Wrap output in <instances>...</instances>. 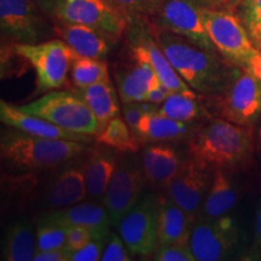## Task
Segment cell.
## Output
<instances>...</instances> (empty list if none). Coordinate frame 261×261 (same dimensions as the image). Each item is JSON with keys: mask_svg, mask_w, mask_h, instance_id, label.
Returning a JSON list of instances; mask_svg holds the SVG:
<instances>
[{"mask_svg": "<svg viewBox=\"0 0 261 261\" xmlns=\"http://www.w3.org/2000/svg\"><path fill=\"white\" fill-rule=\"evenodd\" d=\"M149 25L169 63L195 92L210 97L219 94L241 69L218 51L204 50L154 23Z\"/></svg>", "mask_w": 261, "mask_h": 261, "instance_id": "1", "label": "cell"}, {"mask_svg": "<svg viewBox=\"0 0 261 261\" xmlns=\"http://www.w3.org/2000/svg\"><path fill=\"white\" fill-rule=\"evenodd\" d=\"M254 127L240 126L215 117L191 132L188 140L192 158L210 167L231 168L246 165L255 149Z\"/></svg>", "mask_w": 261, "mask_h": 261, "instance_id": "2", "label": "cell"}, {"mask_svg": "<svg viewBox=\"0 0 261 261\" xmlns=\"http://www.w3.org/2000/svg\"><path fill=\"white\" fill-rule=\"evenodd\" d=\"M3 132L0 155L3 163L18 172H37L55 168L84 154L86 143L44 138L12 128Z\"/></svg>", "mask_w": 261, "mask_h": 261, "instance_id": "3", "label": "cell"}, {"mask_svg": "<svg viewBox=\"0 0 261 261\" xmlns=\"http://www.w3.org/2000/svg\"><path fill=\"white\" fill-rule=\"evenodd\" d=\"M52 22L85 24L117 41L128 28V17L109 0H37Z\"/></svg>", "mask_w": 261, "mask_h": 261, "instance_id": "4", "label": "cell"}, {"mask_svg": "<svg viewBox=\"0 0 261 261\" xmlns=\"http://www.w3.org/2000/svg\"><path fill=\"white\" fill-rule=\"evenodd\" d=\"M19 109L80 135L96 136L102 129L94 114L73 91H50Z\"/></svg>", "mask_w": 261, "mask_h": 261, "instance_id": "5", "label": "cell"}, {"mask_svg": "<svg viewBox=\"0 0 261 261\" xmlns=\"http://www.w3.org/2000/svg\"><path fill=\"white\" fill-rule=\"evenodd\" d=\"M204 23L215 50L231 64L246 69L248 62L259 50L248 34L236 10L226 8H204Z\"/></svg>", "mask_w": 261, "mask_h": 261, "instance_id": "6", "label": "cell"}, {"mask_svg": "<svg viewBox=\"0 0 261 261\" xmlns=\"http://www.w3.org/2000/svg\"><path fill=\"white\" fill-rule=\"evenodd\" d=\"M15 47L37 74L35 94L60 90L67 84V76L76 54L62 39L37 44H15Z\"/></svg>", "mask_w": 261, "mask_h": 261, "instance_id": "7", "label": "cell"}, {"mask_svg": "<svg viewBox=\"0 0 261 261\" xmlns=\"http://www.w3.org/2000/svg\"><path fill=\"white\" fill-rule=\"evenodd\" d=\"M211 99L221 119L254 127L261 117V81L241 69L227 86Z\"/></svg>", "mask_w": 261, "mask_h": 261, "instance_id": "8", "label": "cell"}, {"mask_svg": "<svg viewBox=\"0 0 261 261\" xmlns=\"http://www.w3.org/2000/svg\"><path fill=\"white\" fill-rule=\"evenodd\" d=\"M204 8L201 0H161L151 16L152 23L188 39L204 50L217 51L205 28Z\"/></svg>", "mask_w": 261, "mask_h": 261, "instance_id": "9", "label": "cell"}, {"mask_svg": "<svg viewBox=\"0 0 261 261\" xmlns=\"http://www.w3.org/2000/svg\"><path fill=\"white\" fill-rule=\"evenodd\" d=\"M128 44L130 57L150 64L159 79L167 89L173 92H180L189 96H198L184 80L179 76L165 52L150 31L149 23L142 17L128 18Z\"/></svg>", "mask_w": 261, "mask_h": 261, "instance_id": "10", "label": "cell"}, {"mask_svg": "<svg viewBox=\"0 0 261 261\" xmlns=\"http://www.w3.org/2000/svg\"><path fill=\"white\" fill-rule=\"evenodd\" d=\"M130 255H152L158 241V197L145 194L117 225Z\"/></svg>", "mask_w": 261, "mask_h": 261, "instance_id": "11", "label": "cell"}, {"mask_svg": "<svg viewBox=\"0 0 261 261\" xmlns=\"http://www.w3.org/2000/svg\"><path fill=\"white\" fill-rule=\"evenodd\" d=\"M240 242V228L233 218L203 219L192 227L190 247L198 261L225 260L232 255Z\"/></svg>", "mask_w": 261, "mask_h": 261, "instance_id": "12", "label": "cell"}, {"mask_svg": "<svg viewBox=\"0 0 261 261\" xmlns=\"http://www.w3.org/2000/svg\"><path fill=\"white\" fill-rule=\"evenodd\" d=\"M37 0H0L3 34L16 44H37L50 35V27Z\"/></svg>", "mask_w": 261, "mask_h": 261, "instance_id": "13", "label": "cell"}, {"mask_svg": "<svg viewBox=\"0 0 261 261\" xmlns=\"http://www.w3.org/2000/svg\"><path fill=\"white\" fill-rule=\"evenodd\" d=\"M144 180L143 169L132 159H123L117 163L103 197V205L114 227H117L122 218L142 198Z\"/></svg>", "mask_w": 261, "mask_h": 261, "instance_id": "14", "label": "cell"}, {"mask_svg": "<svg viewBox=\"0 0 261 261\" xmlns=\"http://www.w3.org/2000/svg\"><path fill=\"white\" fill-rule=\"evenodd\" d=\"M210 168V166L191 156L184 160L177 175L166 185L168 197L194 219L201 211L210 190L212 181Z\"/></svg>", "mask_w": 261, "mask_h": 261, "instance_id": "15", "label": "cell"}, {"mask_svg": "<svg viewBox=\"0 0 261 261\" xmlns=\"http://www.w3.org/2000/svg\"><path fill=\"white\" fill-rule=\"evenodd\" d=\"M40 221H47L62 226H84L92 231L94 240L107 241L110 233L109 215L104 205L93 202H80L69 207L54 210L44 214Z\"/></svg>", "mask_w": 261, "mask_h": 261, "instance_id": "16", "label": "cell"}, {"mask_svg": "<svg viewBox=\"0 0 261 261\" xmlns=\"http://www.w3.org/2000/svg\"><path fill=\"white\" fill-rule=\"evenodd\" d=\"M0 119L4 125L33 136L52 139L74 140V142L86 143V144H90L92 140V136L70 132L42 117L23 112L19 109V107L12 106L5 100L0 102Z\"/></svg>", "mask_w": 261, "mask_h": 261, "instance_id": "17", "label": "cell"}, {"mask_svg": "<svg viewBox=\"0 0 261 261\" xmlns=\"http://www.w3.org/2000/svg\"><path fill=\"white\" fill-rule=\"evenodd\" d=\"M52 28L55 34L79 56L104 60L109 54L112 40L96 28L64 22H52Z\"/></svg>", "mask_w": 261, "mask_h": 261, "instance_id": "18", "label": "cell"}, {"mask_svg": "<svg viewBox=\"0 0 261 261\" xmlns=\"http://www.w3.org/2000/svg\"><path fill=\"white\" fill-rule=\"evenodd\" d=\"M195 219L169 197H158V241L159 246L189 242Z\"/></svg>", "mask_w": 261, "mask_h": 261, "instance_id": "19", "label": "cell"}, {"mask_svg": "<svg viewBox=\"0 0 261 261\" xmlns=\"http://www.w3.org/2000/svg\"><path fill=\"white\" fill-rule=\"evenodd\" d=\"M125 68L115 70L117 92L123 103L145 102L146 94L155 85L161 83L158 74L146 62L135 60Z\"/></svg>", "mask_w": 261, "mask_h": 261, "instance_id": "20", "label": "cell"}, {"mask_svg": "<svg viewBox=\"0 0 261 261\" xmlns=\"http://www.w3.org/2000/svg\"><path fill=\"white\" fill-rule=\"evenodd\" d=\"M182 162L180 152L173 146L150 145L143 152L142 169L146 180L158 187H166L177 175Z\"/></svg>", "mask_w": 261, "mask_h": 261, "instance_id": "21", "label": "cell"}, {"mask_svg": "<svg viewBox=\"0 0 261 261\" xmlns=\"http://www.w3.org/2000/svg\"><path fill=\"white\" fill-rule=\"evenodd\" d=\"M87 197L83 167H69L57 175L48 187L46 202L54 210L80 203Z\"/></svg>", "mask_w": 261, "mask_h": 261, "instance_id": "22", "label": "cell"}, {"mask_svg": "<svg viewBox=\"0 0 261 261\" xmlns=\"http://www.w3.org/2000/svg\"><path fill=\"white\" fill-rule=\"evenodd\" d=\"M238 201V191L225 168H215L210 190L202 204V220L227 215Z\"/></svg>", "mask_w": 261, "mask_h": 261, "instance_id": "23", "label": "cell"}, {"mask_svg": "<svg viewBox=\"0 0 261 261\" xmlns=\"http://www.w3.org/2000/svg\"><path fill=\"white\" fill-rule=\"evenodd\" d=\"M73 92L76 93L86 103V106L97 117L102 128L110 120L119 116V99L110 80L90 85L86 87H75Z\"/></svg>", "mask_w": 261, "mask_h": 261, "instance_id": "24", "label": "cell"}, {"mask_svg": "<svg viewBox=\"0 0 261 261\" xmlns=\"http://www.w3.org/2000/svg\"><path fill=\"white\" fill-rule=\"evenodd\" d=\"M37 250V236L28 220H15L6 227L2 246V260L31 261Z\"/></svg>", "mask_w": 261, "mask_h": 261, "instance_id": "25", "label": "cell"}, {"mask_svg": "<svg viewBox=\"0 0 261 261\" xmlns=\"http://www.w3.org/2000/svg\"><path fill=\"white\" fill-rule=\"evenodd\" d=\"M190 133V126L187 122L175 121L162 115L158 109L143 116L137 126L135 135L137 138L148 139L152 142H174Z\"/></svg>", "mask_w": 261, "mask_h": 261, "instance_id": "26", "label": "cell"}, {"mask_svg": "<svg viewBox=\"0 0 261 261\" xmlns=\"http://www.w3.org/2000/svg\"><path fill=\"white\" fill-rule=\"evenodd\" d=\"M117 163L119 162L115 156L106 151H93L87 158L83 166L87 197L93 200H103Z\"/></svg>", "mask_w": 261, "mask_h": 261, "instance_id": "27", "label": "cell"}, {"mask_svg": "<svg viewBox=\"0 0 261 261\" xmlns=\"http://www.w3.org/2000/svg\"><path fill=\"white\" fill-rule=\"evenodd\" d=\"M96 140L107 148L122 152H136L139 149L137 138L123 117L116 116L110 120L96 135Z\"/></svg>", "mask_w": 261, "mask_h": 261, "instance_id": "28", "label": "cell"}, {"mask_svg": "<svg viewBox=\"0 0 261 261\" xmlns=\"http://www.w3.org/2000/svg\"><path fill=\"white\" fill-rule=\"evenodd\" d=\"M158 112L175 121L189 123L198 119L203 114V109L198 102V96L171 92L165 102L159 106Z\"/></svg>", "mask_w": 261, "mask_h": 261, "instance_id": "29", "label": "cell"}, {"mask_svg": "<svg viewBox=\"0 0 261 261\" xmlns=\"http://www.w3.org/2000/svg\"><path fill=\"white\" fill-rule=\"evenodd\" d=\"M69 74L75 87H86L110 80L109 68L106 61L83 57L79 55L73 60Z\"/></svg>", "mask_w": 261, "mask_h": 261, "instance_id": "30", "label": "cell"}, {"mask_svg": "<svg viewBox=\"0 0 261 261\" xmlns=\"http://www.w3.org/2000/svg\"><path fill=\"white\" fill-rule=\"evenodd\" d=\"M233 9L255 47L261 52V0H240Z\"/></svg>", "mask_w": 261, "mask_h": 261, "instance_id": "31", "label": "cell"}, {"mask_svg": "<svg viewBox=\"0 0 261 261\" xmlns=\"http://www.w3.org/2000/svg\"><path fill=\"white\" fill-rule=\"evenodd\" d=\"M37 248L38 250H47L54 248H61L67 242V230L64 226L47 221L39 220L37 230ZM37 250V252H38Z\"/></svg>", "mask_w": 261, "mask_h": 261, "instance_id": "32", "label": "cell"}, {"mask_svg": "<svg viewBox=\"0 0 261 261\" xmlns=\"http://www.w3.org/2000/svg\"><path fill=\"white\" fill-rule=\"evenodd\" d=\"M127 17H151L159 8L161 0H109Z\"/></svg>", "mask_w": 261, "mask_h": 261, "instance_id": "33", "label": "cell"}, {"mask_svg": "<svg viewBox=\"0 0 261 261\" xmlns=\"http://www.w3.org/2000/svg\"><path fill=\"white\" fill-rule=\"evenodd\" d=\"M151 259L155 261H196L190 241L158 247Z\"/></svg>", "mask_w": 261, "mask_h": 261, "instance_id": "34", "label": "cell"}, {"mask_svg": "<svg viewBox=\"0 0 261 261\" xmlns=\"http://www.w3.org/2000/svg\"><path fill=\"white\" fill-rule=\"evenodd\" d=\"M130 253L127 249L122 238H120L116 233L110 232L108 236L104 249L102 253V261H129Z\"/></svg>", "mask_w": 261, "mask_h": 261, "instance_id": "35", "label": "cell"}, {"mask_svg": "<svg viewBox=\"0 0 261 261\" xmlns=\"http://www.w3.org/2000/svg\"><path fill=\"white\" fill-rule=\"evenodd\" d=\"M159 106H154V104L148 103V102H132V103H123L122 106V114L123 119L127 122V125L129 126V128L132 129V132L135 133V130L140 122V120L143 119V116L146 114L156 110Z\"/></svg>", "mask_w": 261, "mask_h": 261, "instance_id": "36", "label": "cell"}, {"mask_svg": "<svg viewBox=\"0 0 261 261\" xmlns=\"http://www.w3.org/2000/svg\"><path fill=\"white\" fill-rule=\"evenodd\" d=\"M67 230V242L65 247L70 250V253L79 250L94 240L92 231L84 226H65Z\"/></svg>", "mask_w": 261, "mask_h": 261, "instance_id": "37", "label": "cell"}, {"mask_svg": "<svg viewBox=\"0 0 261 261\" xmlns=\"http://www.w3.org/2000/svg\"><path fill=\"white\" fill-rule=\"evenodd\" d=\"M106 241L92 240L79 250L70 253L69 261H97L100 260Z\"/></svg>", "mask_w": 261, "mask_h": 261, "instance_id": "38", "label": "cell"}, {"mask_svg": "<svg viewBox=\"0 0 261 261\" xmlns=\"http://www.w3.org/2000/svg\"><path fill=\"white\" fill-rule=\"evenodd\" d=\"M70 250L67 247L54 248L47 250H38L33 260L34 261H69Z\"/></svg>", "mask_w": 261, "mask_h": 261, "instance_id": "39", "label": "cell"}, {"mask_svg": "<svg viewBox=\"0 0 261 261\" xmlns=\"http://www.w3.org/2000/svg\"><path fill=\"white\" fill-rule=\"evenodd\" d=\"M171 92H173V91L167 89L162 83H159L146 94L145 102L154 104V106H161Z\"/></svg>", "mask_w": 261, "mask_h": 261, "instance_id": "40", "label": "cell"}, {"mask_svg": "<svg viewBox=\"0 0 261 261\" xmlns=\"http://www.w3.org/2000/svg\"><path fill=\"white\" fill-rule=\"evenodd\" d=\"M243 70L248 71V73L252 74L254 77H256L257 80L261 81V52L260 51L257 52L252 60L248 62L246 69Z\"/></svg>", "mask_w": 261, "mask_h": 261, "instance_id": "41", "label": "cell"}, {"mask_svg": "<svg viewBox=\"0 0 261 261\" xmlns=\"http://www.w3.org/2000/svg\"><path fill=\"white\" fill-rule=\"evenodd\" d=\"M208 8H226L231 5V0H201Z\"/></svg>", "mask_w": 261, "mask_h": 261, "instance_id": "42", "label": "cell"}, {"mask_svg": "<svg viewBox=\"0 0 261 261\" xmlns=\"http://www.w3.org/2000/svg\"><path fill=\"white\" fill-rule=\"evenodd\" d=\"M255 230H256V240L261 248V202L259 203L256 211V220H255Z\"/></svg>", "mask_w": 261, "mask_h": 261, "instance_id": "43", "label": "cell"}, {"mask_svg": "<svg viewBox=\"0 0 261 261\" xmlns=\"http://www.w3.org/2000/svg\"><path fill=\"white\" fill-rule=\"evenodd\" d=\"M256 145L259 146V148L261 149V122L259 127H257V132H256V140H255Z\"/></svg>", "mask_w": 261, "mask_h": 261, "instance_id": "44", "label": "cell"}, {"mask_svg": "<svg viewBox=\"0 0 261 261\" xmlns=\"http://www.w3.org/2000/svg\"><path fill=\"white\" fill-rule=\"evenodd\" d=\"M238 3H240V0H231V8H234V6H236Z\"/></svg>", "mask_w": 261, "mask_h": 261, "instance_id": "45", "label": "cell"}]
</instances>
